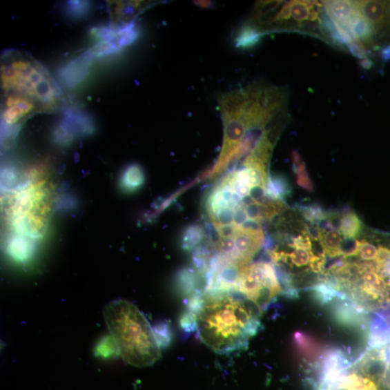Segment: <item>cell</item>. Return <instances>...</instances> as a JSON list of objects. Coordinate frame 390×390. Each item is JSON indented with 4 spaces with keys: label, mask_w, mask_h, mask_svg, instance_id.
<instances>
[{
    "label": "cell",
    "mask_w": 390,
    "mask_h": 390,
    "mask_svg": "<svg viewBox=\"0 0 390 390\" xmlns=\"http://www.w3.org/2000/svg\"><path fill=\"white\" fill-rule=\"evenodd\" d=\"M191 312L199 339L218 353L245 348L260 329L261 309L234 289L209 288L195 301Z\"/></svg>",
    "instance_id": "6da1fadb"
},
{
    "label": "cell",
    "mask_w": 390,
    "mask_h": 390,
    "mask_svg": "<svg viewBox=\"0 0 390 390\" xmlns=\"http://www.w3.org/2000/svg\"><path fill=\"white\" fill-rule=\"evenodd\" d=\"M0 80L2 92L33 102L41 114L57 113L65 105L64 93L50 71L27 52L9 50L3 54Z\"/></svg>",
    "instance_id": "7a4b0ae2"
},
{
    "label": "cell",
    "mask_w": 390,
    "mask_h": 390,
    "mask_svg": "<svg viewBox=\"0 0 390 390\" xmlns=\"http://www.w3.org/2000/svg\"><path fill=\"white\" fill-rule=\"evenodd\" d=\"M103 315L124 361L144 368L159 360L162 354L158 340L137 306L127 300H117L104 308Z\"/></svg>",
    "instance_id": "3957f363"
},
{
    "label": "cell",
    "mask_w": 390,
    "mask_h": 390,
    "mask_svg": "<svg viewBox=\"0 0 390 390\" xmlns=\"http://www.w3.org/2000/svg\"><path fill=\"white\" fill-rule=\"evenodd\" d=\"M29 177L13 197L10 215L18 233L37 239L48 228L52 194L42 169L31 170Z\"/></svg>",
    "instance_id": "277c9868"
},
{
    "label": "cell",
    "mask_w": 390,
    "mask_h": 390,
    "mask_svg": "<svg viewBox=\"0 0 390 390\" xmlns=\"http://www.w3.org/2000/svg\"><path fill=\"white\" fill-rule=\"evenodd\" d=\"M39 113L33 102L12 93L2 92V121L8 132H14L26 119Z\"/></svg>",
    "instance_id": "5b68a950"
},
{
    "label": "cell",
    "mask_w": 390,
    "mask_h": 390,
    "mask_svg": "<svg viewBox=\"0 0 390 390\" xmlns=\"http://www.w3.org/2000/svg\"><path fill=\"white\" fill-rule=\"evenodd\" d=\"M354 5L372 26L377 37L390 35V2L362 1Z\"/></svg>",
    "instance_id": "8992f818"
},
{
    "label": "cell",
    "mask_w": 390,
    "mask_h": 390,
    "mask_svg": "<svg viewBox=\"0 0 390 390\" xmlns=\"http://www.w3.org/2000/svg\"><path fill=\"white\" fill-rule=\"evenodd\" d=\"M35 243L32 238L18 233L10 238L7 244V253L14 260L25 262L35 252Z\"/></svg>",
    "instance_id": "52a82bcc"
},
{
    "label": "cell",
    "mask_w": 390,
    "mask_h": 390,
    "mask_svg": "<svg viewBox=\"0 0 390 390\" xmlns=\"http://www.w3.org/2000/svg\"><path fill=\"white\" fill-rule=\"evenodd\" d=\"M348 21L358 41H361L363 45L376 46L377 39L376 31L360 10L356 9L352 17Z\"/></svg>",
    "instance_id": "ba28073f"
},
{
    "label": "cell",
    "mask_w": 390,
    "mask_h": 390,
    "mask_svg": "<svg viewBox=\"0 0 390 390\" xmlns=\"http://www.w3.org/2000/svg\"><path fill=\"white\" fill-rule=\"evenodd\" d=\"M108 6L115 25L127 24L137 12L143 8V4L137 2L108 1Z\"/></svg>",
    "instance_id": "9c48e42d"
},
{
    "label": "cell",
    "mask_w": 390,
    "mask_h": 390,
    "mask_svg": "<svg viewBox=\"0 0 390 390\" xmlns=\"http://www.w3.org/2000/svg\"><path fill=\"white\" fill-rule=\"evenodd\" d=\"M145 182V175L142 166L132 164L124 171L121 184L122 188L128 193L135 192Z\"/></svg>",
    "instance_id": "30bf717a"
},
{
    "label": "cell",
    "mask_w": 390,
    "mask_h": 390,
    "mask_svg": "<svg viewBox=\"0 0 390 390\" xmlns=\"http://www.w3.org/2000/svg\"><path fill=\"white\" fill-rule=\"evenodd\" d=\"M266 195L273 200L284 201L292 193L287 179L280 175L271 176L265 187Z\"/></svg>",
    "instance_id": "8fae6325"
},
{
    "label": "cell",
    "mask_w": 390,
    "mask_h": 390,
    "mask_svg": "<svg viewBox=\"0 0 390 390\" xmlns=\"http://www.w3.org/2000/svg\"><path fill=\"white\" fill-rule=\"evenodd\" d=\"M323 6L330 17L338 21H348L356 10L354 3L349 1H326Z\"/></svg>",
    "instance_id": "7c38bea8"
},
{
    "label": "cell",
    "mask_w": 390,
    "mask_h": 390,
    "mask_svg": "<svg viewBox=\"0 0 390 390\" xmlns=\"http://www.w3.org/2000/svg\"><path fill=\"white\" fill-rule=\"evenodd\" d=\"M360 218L354 212L342 215L340 220V232L344 238H356L363 230Z\"/></svg>",
    "instance_id": "4fadbf2b"
},
{
    "label": "cell",
    "mask_w": 390,
    "mask_h": 390,
    "mask_svg": "<svg viewBox=\"0 0 390 390\" xmlns=\"http://www.w3.org/2000/svg\"><path fill=\"white\" fill-rule=\"evenodd\" d=\"M320 241L325 254L331 258L341 256L340 247L342 241L341 233L338 230L324 232L319 231Z\"/></svg>",
    "instance_id": "5bb4252c"
},
{
    "label": "cell",
    "mask_w": 390,
    "mask_h": 390,
    "mask_svg": "<svg viewBox=\"0 0 390 390\" xmlns=\"http://www.w3.org/2000/svg\"><path fill=\"white\" fill-rule=\"evenodd\" d=\"M204 238V231L197 225H192L184 230L182 237V246L185 251H191Z\"/></svg>",
    "instance_id": "9a60e30c"
},
{
    "label": "cell",
    "mask_w": 390,
    "mask_h": 390,
    "mask_svg": "<svg viewBox=\"0 0 390 390\" xmlns=\"http://www.w3.org/2000/svg\"><path fill=\"white\" fill-rule=\"evenodd\" d=\"M263 34L253 26H246L241 31L237 39L240 48H248L258 43Z\"/></svg>",
    "instance_id": "2e32d148"
},
{
    "label": "cell",
    "mask_w": 390,
    "mask_h": 390,
    "mask_svg": "<svg viewBox=\"0 0 390 390\" xmlns=\"http://www.w3.org/2000/svg\"><path fill=\"white\" fill-rule=\"evenodd\" d=\"M95 355L103 358L120 355L116 342L112 336H105L99 341L95 349Z\"/></svg>",
    "instance_id": "e0dca14e"
},
{
    "label": "cell",
    "mask_w": 390,
    "mask_h": 390,
    "mask_svg": "<svg viewBox=\"0 0 390 390\" xmlns=\"http://www.w3.org/2000/svg\"><path fill=\"white\" fill-rule=\"evenodd\" d=\"M361 241L355 238H344L340 243L341 256L345 258L357 256L360 253Z\"/></svg>",
    "instance_id": "ac0fdd59"
},
{
    "label": "cell",
    "mask_w": 390,
    "mask_h": 390,
    "mask_svg": "<svg viewBox=\"0 0 390 390\" xmlns=\"http://www.w3.org/2000/svg\"><path fill=\"white\" fill-rule=\"evenodd\" d=\"M293 170L294 173L298 175V185L302 187L303 189L309 192H313L315 186L313 182H312L308 175L304 163L299 167L293 169Z\"/></svg>",
    "instance_id": "d6986e66"
},
{
    "label": "cell",
    "mask_w": 390,
    "mask_h": 390,
    "mask_svg": "<svg viewBox=\"0 0 390 390\" xmlns=\"http://www.w3.org/2000/svg\"><path fill=\"white\" fill-rule=\"evenodd\" d=\"M360 255L362 260L365 261L376 260L379 255V248L365 240L361 241Z\"/></svg>",
    "instance_id": "ffe728a7"
},
{
    "label": "cell",
    "mask_w": 390,
    "mask_h": 390,
    "mask_svg": "<svg viewBox=\"0 0 390 390\" xmlns=\"http://www.w3.org/2000/svg\"><path fill=\"white\" fill-rule=\"evenodd\" d=\"M347 46L348 50L353 57L360 59L367 58V50L364 48V46L362 42L352 41L349 43Z\"/></svg>",
    "instance_id": "44dd1931"
},
{
    "label": "cell",
    "mask_w": 390,
    "mask_h": 390,
    "mask_svg": "<svg viewBox=\"0 0 390 390\" xmlns=\"http://www.w3.org/2000/svg\"><path fill=\"white\" fill-rule=\"evenodd\" d=\"M292 159L293 163V169L299 167L304 164L302 156L298 150H293L292 153Z\"/></svg>",
    "instance_id": "7402d4cb"
},
{
    "label": "cell",
    "mask_w": 390,
    "mask_h": 390,
    "mask_svg": "<svg viewBox=\"0 0 390 390\" xmlns=\"http://www.w3.org/2000/svg\"><path fill=\"white\" fill-rule=\"evenodd\" d=\"M380 56L382 61H390V43L387 44L380 51Z\"/></svg>",
    "instance_id": "603a6c76"
},
{
    "label": "cell",
    "mask_w": 390,
    "mask_h": 390,
    "mask_svg": "<svg viewBox=\"0 0 390 390\" xmlns=\"http://www.w3.org/2000/svg\"><path fill=\"white\" fill-rule=\"evenodd\" d=\"M358 64H360V67L364 70H370L374 66L373 61L368 58L361 59L360 62H358Z\"/></svg>",
    "instance_id": "cb8c5ba5"
},
{
    "label": "cell",
    "mask_w": 390,
    "mask_h": 390,
    "mask_svg": "<svg viewBox=\"0 0 390 390\" xmlns=\"http://www.w3.org/2000/svg\"><path fill=\"white\" fill-rule=\"evenodd\" d=\"M379 390V389H378Z\"/></svg>",
    "instance_id": "d4e9b609"
}]
</instances>
